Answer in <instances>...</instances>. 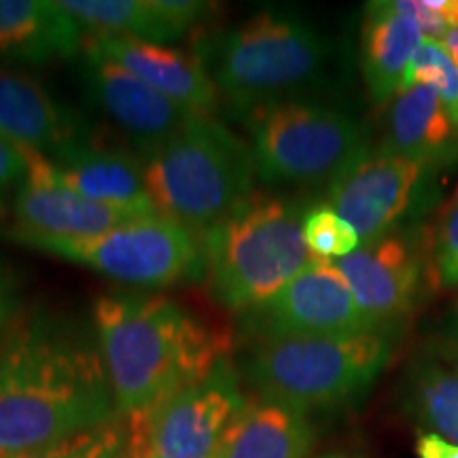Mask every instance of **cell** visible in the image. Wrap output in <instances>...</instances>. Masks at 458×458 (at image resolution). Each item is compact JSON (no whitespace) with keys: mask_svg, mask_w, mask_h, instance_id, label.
I'll return each instance as SVG.
<instances>
[{"mask_svg":"<svg viewBox=\"0 0 458 458\" xmlns=\"http://www.w3.org/2000/svg\"><path fill=\"white\" fill-rule=\"evenodd\" d=\"M306 210L293 199L253 193L199 238L204 278L223 308L253 310L317 259L303 240Z\"/></svg>","mask_w":458,"mask_h":458,"instance_id":"5","label":"cell"},{"mask_svg":"<svg viewBox=\"0 0 458 458\" xmlns=\"http://www.w3.org/2000/svg\"><path fill=\"white\" fill-rule=\"evenodd\" d=\"M81 57L83 85L89 100L111 119L114 128L128 136L130 142H134L136 148H140L142 156L168 140L191 117V113L140 81L117 62L85 47Z\"/></svg>","mask_w":458,"mask_h":458,"instance_id":"13","label":"cell"},{"mask_svg":"<svg viewBox=\"0 0 458 458\" xmlns=\"http://www.w3.org/2000/svg\"><path fill=\"white\" fill-rule=\"evenodd\" d=\"M83 43V26L60 0H0L3 60L47 64L81 54Z\"/></svg>","mask_w":458,"mask_h":458,"instance_id":"20","label":"cell"},{"mask_svg":"<svg viewBox=\"0 0 458 458\" xmlns=\"http://www.w3.org/2000/svg\"><path fill=\"white\" fill-rule=\"evenodd\" d=\"M244 403L238 369L225 357L208 376L165 401L147 422L125 420V448L131 458H213Z\"/></svg>","mask_w":458,"mask_h":458,"instance_id":"10","label":"cell"},{"mask_svg":"<svg viewBox=\"0 0 458 458\" xmlns=\"http://www.w3.org/2000/svg\"><path fill=\"white\" fill-rule=\"evenodd\" d=\"M416 454L418 458H458V445L433 433H420L416 439Z\"/></svg>","mask_w":458,"mask_h":458,"instance_id":"31","label":"cell"},{"mask_svg":"<svg viewBox=\"0 0 458 458\" xmlns=\"http://www.w3.org/2000/svg\"><path fill=\"white\" fill-rule=\"evenodd\" d=\"M21 310L20 280H17L13 267L0 257V342L13 323V318Z\"/></svg>","mask_w":458,"mask_h":458,"instance_id":"29","label":"cell"},{"mask_svg":"<svg viewBox=\"0 0 458 458\" xmlns=\"http://www.w3.org/2000/svg\"><path fill=\"white\" fill-rule=\"evenodd\" d=\"M303 240L317 259L327 261L342 259L360 246L357 229L329 204L308 206L303 215Z\"/></svg>","mask_w":458,"mask_h":458,"instance_id":"24","label":"cell"},{"mask_svg":"<svg viewBox=\"0 0 458 458\" xmlns=\"http://www.w3.org/2000/svg\"><path fill=\"white\" fill-rule=\"evenodd\" d=\"M380 148L437 170L454 168L458 165V123L433 88L425 83L410 85L388 102Z\"/></svg>","mask_w":458,"mask_h":458,"instance_id":"19","label":"cell"},{"mask_svg":"<svg viewBox=\"0 0 458 458\" xmlns=\"http://www.w3.org/2000/svg\"><path fill=\"white\" fill-rule=\"evenodd\" d=\"M26 157V176L13 198L15 232L37 236H94L131 221V216L89 202L57 176L51 159L20 148Z\"/></svg>","mask_w":458,"mask_h":458,"instance_id":"14","label":"cell"},{"mask_svg":"<svg viewBox=\"0 0 458 458\" xmlns=\"http://www.w3.org/2000/svg\"><path fill=\"white\" fill-rule=\"evenodd\" d=\"M393 7L420 28L425 38L442 41L448 32V21L444 17L445 0H391Z\"/></svg>","mask_w":458,"mask_h":458,"instance_id":"28","label":"cell"},{"mask_svg":"<svg viewBox=\"0 0 458 458\" xmlns=\"http://www.w3.org/2000/svg\"><path fill=\"white\" fill-rule=\"evenodd\" d=\"M91 320L117 411L128 422H147L227 357L225 335L164 295L105 293Z\"/></svg>","mask_w":458,"mask_h":458,"instance_id":"2","label":"cell"},{"mask_svg":"<svg viewBox=\"0 0 458 458\" xmlns=\"http://www.w3.org/2000/svg\"><path fill=\"white\" fill-rule=\"evenodd\" d=\"M334 263L354 300L377 325H399L420 301L433 255L418 225L360 244Z\"/></svg>","mask_w":458,"mask_h":458,"instance_id":"12","label":"cell"},{"mask_svg":"<svg viewBox=\"0 0 458 458\" xmlns=\"http://www.w3.org/2000/svg\"><path fill=\"white\" fill-rule=\"evenodd\" d=\"M114 458H131V456H130V452H128V448H125L123 452H119V454H117V456H114Z\"/></svg>","mask_w":458,"mask_h":458,"instance_id":"35","label":"cell"},{"mask_svg":"<svg viewBox=\"0 0 458 458\" xmlns=\"http://www.w3.org/2000/svg\"><path fill=\"white\" fill-rule=\"evenodd\" d=\"M422 41L425 34L420 28L399 13L391 0H377L365 7L360 30V71L371 98L391 102L399 94Z\"/></svg>","mask_w":458,"mask_h":458,"instance_id":"22","label":"cell"},{"mask_svg":"<svg viewBox=\"0 0 458 458\" xmlns=\"http://www.w3.org/2000/svg\"><path fill=\"white\" fill-rule=\"evenodd\" d=\"M83 30L162 43L179 41L213 11L196 0H60Z\"/></svg>","mask_w":458,"mask_h":458,"instance_id":"18","label":"cell"},{"mask_svg":"<svg viewBox=\"0 0 458 458\" xmlns=\"http://www.w3.org/2000/svg\"><path fill=\"white\" fill-rule=\"evenodd\" d=\"M125 445H128V425L123 418H117L108 425L71 435L45 448L3 458H114L125 450Z\"/></svg>","mask_w":458,"mask_h":458,"instance_id":"26","label":"cell"},{"mask_svg":"<svg viewBox=\"0 0 458 458\" xmlns=\"http://www.w3.org/2000/svg\"><path fill=\"white\" fill-rule=\"evenodd\" d=\"M83 47L117 62L191 114H213L219 106V89L198 54H187L162 43L106 34H89L85 37Z\"/></svg>","mask_w":458,"mask_h":458,"instance_id":"15","label":"cell"},{"mask_svg":"<svg viewBox=\"0 0 458 458\" xmlns=\"http://www.w3.org/2000/svg\"><path fill=\"white\" fill-rule=\"evenodd\" d=\"M377 325L348 289L334 261L314 259L276 295L242 314V337L257 342L359 334Z\"/></svg>","mask_w":458,"mask_h":458,"instance_id":"11","label":"cell"},{"mask_svg":"<svg viewBox=\"0 0 458 458\" xmlns=\"http://www.w3.org/2000/svg\"><path fill=\"white\" fill-rule=\"evenodd\" d=\"M198 55L229 113L249 119L317 88L327 74L331 43L300 15L261 11L216 34Z\"/></svg>","mask_w":458,"mask_h":458,"instance_id":"3","label":"cell"},{"mask_svg":"<svg viewBox=\"0 0 458 458\" xmlns=\"http://www.w3.org/2000/svg\"><path fill=\"white\" fill-rule=\"evenodd\" d=\"M246 125L257 179L274 187L331 182L371 148L354 114L306 98L261 108Z\"/></svg>","mask_w":458,"mask_h":458,"instance_id":"7","label":"cell"},{"mask_svg":"<svg viewBox=\"0 0 458 458\" xmlns=\"http://www.w3.org/2000/svg\"><path fill=\"white\" fill-rule=\"evenodd\" d=\"M444 17L450 28H458V0H445Z\"/></svg>","mask_w":458,"mask_h":458,"instance_id":"33","label":"cell"},{"mask_svg":"<svg viewBox=\"0 0 458 458\" xmlns=\"http://www.w3.org/2000/svg\"><path fill=\"white\" fill-rule=\"evenodd\" d=\"M450 335L454 337V342H456V346H458V306H456V310H454V318H452Z\"/></svg>","mask_w":458,"mask_h":458,"instance_id":"34","label":"cell"},{"mask_svg":"<svg viewBox=\"0 0 458 458\" xmlns=\"http://www.w3.org/2000/svg\"><path fill=\"white\" fill-rule=\"evenodd\" d=\"M433 270L445 289L458 284V196L445 213L433 244Z\"/></svg>","mask_w":458,"mask_h":458,"instance_id":"27","label":"cell"},{"mask_svg":"<svg viewBox=\"0 0 458 458\" xmlns=\"http://www.w3.org/2000/svg\"><path fill=\"white\" fill-rule=\"evenodd\" d=\"M7 238L128 284L162 289L204 276L202 240L162 215L125 221L94 236H37L7 229Z\"/></svg>","mask_w":458,"mask_h":458,"instance_id":"8","label":"cell"},{"mask_svg":"<svg viewBox=\"0 0 458 458\" xmlns=\"http://www.w3.org/2000/svg\"><path fill=\"white\" fill-rule=\"evenodd\" d=\"M444 170L376 147L329 182L327 202L360 244L420 225L442 196Z\"/></svg>","mask_w":458,"mask_h":458,"instance_id":"9","label":"cell"},{"mask_svg":"<svg viewBox=\"0 0 458 458\" xmlns=\"http://www.w3.org/2000/svg\"><path fill=\"white\" fill-rule=\"evenodd\" d=\"M51 164L60 181L89 202L119 210L131 219L159 215L147 191L142 162L128 153L85 140L57 153Z\"/></svg>","mask_w":458,"mask_h":458,"instance_id":"17","label":"cell"},{"mask_svg":"<svg viewBox=\"0 0 458 458\" xmlns=\"http://www.w3.org/2000/svg\"><path fill=\"white\" fill-rule=\"evenodd\" d=\"M145 458H148V456H145Z\"/></svg>","mask_w":458,"mask_h":458,"instance_id":"36","label":"cell"},{"mask_svg":"<svg viewBox=\"0 0 458 458\" xmlns=\"http://www.w3.org/2000/svg\"><path fill=\"white\" fill-rule=\"evenodd\" d=\"M314 439L306 411L267 399H246L216 444L213 458H306Z\"/></svg>","mask_w":458,"mask_h":458,"instance_id":"21","label":"cell"},{"mask_svg":"<svg viewBox=\"0 0 458 458\" xmlns=\"http://www.w3.org/2000/svg\"><path fill=\"white\" fill-rule=\"evenodd\" d=\"M439 43L444 45V49L448 51L452 62L458 66V28H448V32L444 34V38Z\"/></svg>","mask_w":458,"mask_h":458,"instance_id":"32","label":"cell"},{"mask_svg":"<svg viewBox=\"0 0 458 458\" xmlns=\"http://www.w3.org/2000/svg\"><path fill=\"white\" fill-rule=\"evenodd\" d=\"M403 405L427 433L458 445V360L418 359L403 380Z\"/></svg>","mask_w":458,"mask_h":458,"instance_id":"23","label":"cell"},{"mask_svg":"<svg viewBox=\"0 0 458 458\" xmlns=\"http://www.w3.org/2000/svg\"><path fill=\"white\" fill-rule=\"evenodd\" d=\"M416 83H425L437 91L445 111L458 123V66L452 62L448 51L439 41H433V38L422 41L414 60H411L401 89Z\"/></svg>","mask_w":458,"mask_h":458,"instance_id":"25","label":"cell"},{"mask_svg":"<svg viewBox=\"0 0 458 458\" xmlns=\"http://www.w3.org/2000/svg\"><path fill=\"white\" fill-rule=\"evenodd\" d=\"M88 123L30 74L0 68V139L47 159L89 140Z\"/></svg>","mask_w":458,"mask_h":458,"instance_id":"16","label":"cell"},{"mask_svg":"<svg viewBox=\"0 0 458 458\" xmlns=\"http://www.w3.org/2000/svg\"><path fill=\"white\" fill-rule=\"evenodd\" d=\"M397 329L289 337L250 344L242 363L246 385L259 399L310 414L352 403L374 386L397 348Z\"/></svg>","mask_w":458,"mask_h":458,"instance_id":"6","label":"cell"},{"mask_svg":"<svg viewBox=\"0 0 458 458\" xmlns=\"http://www.w3.org/2000/svg\"><path fill=\"white\" fill-rule=\"evenodd\" d=\"M26 176V157L20 148L0 139V199L21 185Z\"/></svg>","mask_w":458,"mask_h":458,"instance_id":"30","label":"cell"},{"mask_svg":"<svg viewBox=\"0 0 458 458\" xmlns=\"http://www.w3.org/2000/svg\"><path fill=\"white\" fill-rule=\"evenodd\" d=\"M117 418L96 334L45 308L20 310L0 342V458Z\"/></svg>","mask_w":458,"mask_h":458,"instance_id":"1","label":"cell"},{"mask_svg":"<svg viewBox=\"0 0 458 458\" xmlns=\"http://www.w3.org/2000/svg\"><path fill=\"white\" fill-rule=\"evenodd\" d=\"M142 172L157 213L199 238L253 196L257 179L249 142L213 114H191L142 156Z\"/></svg>","mask_w":458,"mask_h":458,"instance_id":"4","label":"cell"}]
</instances>
